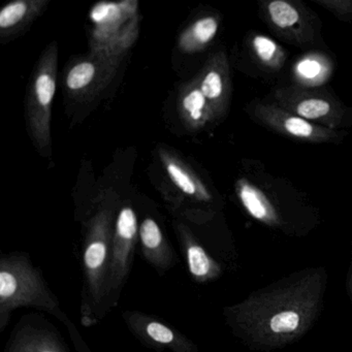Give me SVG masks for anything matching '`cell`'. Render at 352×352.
I'll list each match as a JSON object with an SVG mask.
<instances>
[{
	"label": "cell",
	"mask_w": 352,
	"mask_h": 352,
	"mask_svg": "<svg viewBox=\"0 0 352 352\" xmlns=\"http://www.w3.org/2000/svg\"><path fill=\"white\" fill-rule=\"evenodd\" d=\"M329 274L322 265L294 272L224 307L232 336L253 351L271 352L300 341L322 313Z\"/></svg>",
	"instance_id": "1"
},
{
	"label": "cell",
	"mask_w": 352,
	"mask_h": 352,
	"mask_svg": "<svg viewBox=\"0 0 352 352\" xmlns=\"http://www.w3.org/2000/svg\"><path fill=\"white\" fill-rule=\"evenodd\" d=\"M241 205L250 217L276 232L304 236L319 224V213L300 193L283 181L256 170L236 185Z\"/></svg>",
	"instance_id": "2"
},
{
	"label": "cell",
	"mask_w": 352,
	"mask_h": 352,
	"mask_svg": "<svg viewBox=\"0 0 352 352\" xmlns=\"http://www.w3.org/2000/svg\"><path fill=\"white\" fill-rule=\"evenodd\" d=\"M21 307L50 313L59 321L67 315L42 270L34 265L30 255L3 254L0 257V333L7 329L14 311Z\"/></svg>",
	"instance_id": "3"
},
{
	"label": "cell",
	"mask_w": 352,
	"mask_h": 352,
	"mask_svg": "<svg viewBox=\"0 0 352 352\" xmlns=\"http://www.w3.org/2000/svg\"><path fill=\"white\" fill-rule=\"evenodd\" d=\"M112 236L110 214L102 212L92 218L82 248L83 290L81 318L85 327H92L109 313L107 300Z\"/></svg>",
	"instance_id": "4"
},
{
	"label": "cell",
	"mask_w": 352,
	"mask_h": 352,
	"mask_svg": "<svg viewBox=\"0 0 352 352\" xmlns=\"http://www.w3.org/2000/svg\"><path fill=\"white\" fill-rule=\"evenodd\" d=\"M269 100L306 120L335 131L352 126L350 107L325 87L285 85L274 88Z\"/></svg>",
	"instance_id": "5"
},
{
	"label": "cell",
	"mask_w": 352,
	"mask_h": 352,
	"mask_svg": "<svg viewBox=\"0 0 352 352\" xmlns=\"http://www.w3.org/2000/svg\"><path fill=\"white\" fill-rule=\"evenodd\" d=\"M263 21L279 40L300 49L324 47L320 20L298 0H270L259 3Z\"/></svg>",
	"instance_id": "6"
},
{
	"label": "cell",
	"mask_w": 352,
	"mask_h": 352,
	"mask_svg": "<svg viewBox=\"0 0 352 352\" xmlns=\"http://www.w3.org/2000/svg\"><path fill=\"white\" fill-rule=\"evenodd\" d=\"M248 113L261 126L302 143L339 144L347 135L345 131L327 129L292 114L269 98L252 102Z\"/></svg>",
	"instance_id": "7"
},
{
	"label": "cell",
	"mask_w": 352,
	"mask_h": 352,
	"mask_svg": "<svg viewBox=\"0 0 352 352\" xmlns=\"http://www.w3.org/2000/svg\"><path fill=\"white\" fill-rule=\"evenodd\" d=\"M139 239V223L133 208L124 207L117 216L113 228L112 255L109 277L108 312L118 305L123 288L131 275Z\"/></svg>",
	"instance_id": "8"
},
{
	"label": "cell",
	"mask_w": 352,
	"mask_h": 352,
	"mask_svg": "<svg viewBox=\"0 0 352 352\" xmlns=\"http://www.w3.org/2000/svg\"><path fill=\"white\" fill-rule=\"evenodd\" d=\"M122 319L133 337L147 347L158 351L201 352L192 340L154 315L126 310L122 313Z\"/></svg>",
	"instance_id": "9"
},
{
	"label": "cell",
	"mask_w": 352,
	"mask_h": 352,
	"mask_svg": "<svg viewBox=\"0 0 352 352\" xmlns=\"http://www.w3.org/2000/svg\"><path fill=\"white\" fill-rule=\"evenodd\" d=\"M5 352H71L63 335L46 317L24 315L14 327Z\"/></svg>",
	"instance_id": "10"
},
{
	"label": "cell",
	"mask_w": 352,
	"mask_h": 352,
	"mask_svg": "<svg viewBox=\"0 0 352 352\" xmlns=\"http://www.w3.org/2000/svg\"><path fill=\"white\" fill-rule=\"evenodd\" d=\"M139 240L146 263L155 270L160 277H164L178 263L176 252L160 224L152 218H145L140 224Z\"/></svg>",
	"instance_id": "11"
},
{
	"label": "cell",
	"mask_w": 352,
	"mask_h": 352,
	"mask_svg": "<svg viewBox=\"0 0 352 352\" xmlns=\"http://www.w3.org/2000/svg\"><path fill=\"white\" fill-rule=\"evenodd\" d=\"M178 234L191 279L197 284L211 283L220 279L223 275L221 263L210 254L186 228L180 226Z\"/></svg>",
	"instance_id": "12"
},
{
	"label": "cell",
	"mask_w": 352,
	"mask_h": 352,
	"mask_svg": "<svg viewBox=\"0 0 352 352\" xmlns=\"http://www.w3.org/2000/svg\"><path fill=\"white\" fill-rule=\"evenodd\" d=\"M335 71L333 58L322 51H309L296 59L292 69V85L302 88H321Z\"/></svg>",
	"instance_id": "13"
},
{
	"label": "cell",
	"mask_w": 352,
	"mask_h": 352,
	"mask_svg": "<svg viewBox=\"0 0 352 352\" xmlns=\"http://www.w3.org/2000/svg\"><path fill=\"white\" fill-rule=\"evenodd\" d=\"M248 47L252 60L263 73L275 75L283 69L287 53L269 36L258 32L252 34Z\"/></svg>",
	"instance_id": "14"
},
{
	"label": "cell",
	"mask_w": 352,
	"mask_h": 352,
	"mask_svg": "<svg viewBox=\"0 0 352 352\" xmlns=\"http://www.w3.org/2000/svg\"><path fill=\"white\" fill-rule=\"evenodd\" d=\"M228 69L223 58L217 59L213 67L209 69L201 81L199 89L207 98L209 104L214 107L213 111L219 113L224 110L228 102Z\"/></svg>",
	"instance_id": "15"
},
{
	"label": "cell",
	"mask_w": 352,
	"mask_h": 352,
	"mask_svg": "<svg viewBox=\"0 0 352 352\" xmlns=\"http://www.w3.org/2000/svg\"><path fill=\"white\" fill-rule=\"evenodd\" d=\"M182 106L189 119L195 124L206 122L211 116L212 109L199 88H195L184 96Z\"/></svg>",
	"instance_id": "16"
},
{
	"label": "cell",
	"mask_w": 352,
	"mask_h": 352,
	"mask_svg": "<svg viewBox=\"0 0 352 352\" xmlns=\"http://www.w3.org/2000/svg\"><path fill=\"white\" fill-rule=\"evenodd\" d=\"M166 170H168V176L172 179L173 182L183 191L188 195H199L201 199H210V195H208L207 191L203 188V187L197 186L195 181L183 170L181 166L175 162H170L166 166Z\"/></svg>",
	"instance_id": "17"
},
{
	"label": "cell",
	"mask_w": 352,
	"mask_h": 352,
	"mask_svg": "<svg viewBox=\"0 0 352 352\" xmlns=\"http://www.w3.org/2000/svg\"><path fill=\"white\" fill-rule=\"evenodd\" d=\"M218 26V20L214 17H204L195 22L189 34L195 48H199L211 42L217 34Z\"/></svg>",
	"instance_id": "18"
},
{
	"label": "cell",
	"mask_w": 352,
	"mask_h": 352,
	"mask_svg": "<svg viewBox=\"0 0 352 352\" xmlns=\"http://www.w3.org/2000/svg\"><path fill=\"white\" fill-rule=\"evenodd\" d=\"M96 75V67L92 63H83L76 65L69 73L67 85L69 89L79 90L89 85Z\"/></svg>",
	"instance_id": "19"
},
{
	"label": "cell",
	"mask_w": 352,
	"mask_h": 352,
	"mask_svg": "<svg viewBox=\"0 0 352 352\" xmlns=\"http://www.w3.org/2000/svg\"><path fill=\"white\" fill-rule=\"evenodd\" d=\"M34 89L38 104L43 108L48 109L56 91L54 76L49 73L40 74L36 78Z\"/></svg>",
	"instance_id": "20"
},
{
	"label": "cell",
	"mask_w": 352,
	"mask_h": 352,
	"mask_svg": "<svg viewBox=\"0 0 352 352\" xmlns=\"http://www.w3.org/2000/svg\"><path fill=\"white\" fill-rule=\"evenodd\" d=\"M338 20L352 24V0H312Z\"/></svg>",
	"instance_id": "21"
},
{
	"label": "cell",
	"mask_w": 352,
	"mask_h": 352,
	"mask_svg": "<svg viewBox=\"0 0 352 352\" xmlns=\"http://www.w3.org/2000/svg\"><path fill=\"white\" fill-rule=\"evenodd\" d=\"M28 12V6L23 1H16L3 8L0 13V28H9L19 23Z\"/></svg>",
	"instance_id": "22"
},
{
	"label": "cell",
	"mask_w": 352,
	"mask_h": 352,
	"mask_svg": "<svg viewBox=\"0 0 352 352\" xmlns=\"http://www.w3.org/2000/svg\"><path fill=\"white\" fill-rule=\"evenodd\" d=\"M63 324L67 327L69 331V337L73 340L74 344H75L76 349L78 352H91V350L88 348L87 344L84 341L82 338L81 333L78 331L77 327L72 322L71 319L67 317L63 320Z\"/></svg>",
	"instance_id": "23"
},
{
	"label": "cell",
	"mask_w": 352,
	"mask_h": 352,
	"mask_svg": "<svg viewBox=\"0 0 352 352\" xmlns=\"http://www.w3.org/2000/svg\"><path fill=\"white\" fill-rule=\"evenodd\" d=\"M346 288H347L348 296L352 305V242H351V256H350L349 269H348L347 280H346Z\"/></svg>",
	"instance_id": "24"
},
{
	"label": "cell",
	"mask_w": 352,
	"mask_h": 352,
	"mask_svg": "<svg viewBox=\"0 0 352 352\" xmlns=\"http://www.w3.org/2000/svg\"><path fill=\"white\" fill-rule=\"evenodd\" d=\"M350 114H351V117H352V107H350Z\"/></svg>",
	"instance_id": "25"
}]
</instances>
